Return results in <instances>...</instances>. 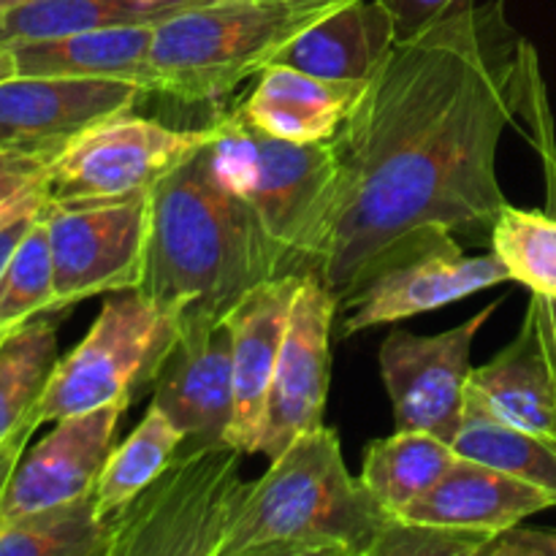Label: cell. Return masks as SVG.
<instances>
[{"label":"cell","mask_w":556,"mask_h":556,"mask_svg":"<svg viewBox=\"0 0 556 556\" xmlns=\"http://www.w3.org/2000/svg\"><path fill=\"white\" fill-rule=\"evenodd\" d=\"M541 81L505 0H486L396 41L340 134L320 282L342 299L402 237L445 228L489 242L508 206L497 177L505 128Z\"/></svg>","instance_id":"cell-1"},{"label":"cell","mask_w":556,"mask_h":556,"mask_svg":"<svg viewBox=\"0 0 556 556\" xmlns=\"http://www.w3.org/2000/svg\"><path fill=\"white\" fill-rule=\"evenodd\" d=\"M269 277L253 215L223 179L212 139L150 193L139 291L188 326L228 318L239 299Z\"/></svg>","instance_id":"cell-2"},{"label":"cell","mask_w":556,"mask_h":556,"mask_svg":"<svg viewBox=\"0 0 556 556\" xmlns=\"http://www.w3.org/2000/svg\"><path fill=\"white\" fill-rule=\"evenodd\" d=\"M391 516L329 427L299 434L244 492L220 556H375Z\"/></svg>","instance_id":"cell-3"},{"label":"cell","mask_w":556,"mask_h":556,"mask_svg":"<svg viewBox=\"0 0 556 556\" xmlns=\"http://www.w3.org/2000/svg\"><path fill=\"white\" fill-rule=\"evenodd\" d=\"M215 157L253 215L271 277L318 275L337 185L329 141L275 139L233 109L215 119Z\"/></svg>","instance_id":"cell-4"},{"label":"cell","mask_w":556,"mask_h":556,"mask_svg":"<svg viewBox=\"0 0 556 556\" xmlns=\"http://www.w3.org/2000/svg\"><path fill=\"white\" fill-rule=\"evenodd\" d=\"M348 0H204L155 25L152 92L220 103Z\"/></svg>","instance_id":"cell-5"},{"label":"cell","mask_w":556,"mask_h":556,"mask_svg":"<svg viewBox=\"0 0 556 556\" xmlns=\"http://www.w3.org/2000/svg\"><path fill=\"white\" fill-rule=\"evenodd\" d=\"M242 456L228 443L182 445L139 497L106 519L112 556H220L250 486Z\"/></svg>","instance_id":"cell-6"},{"label":"cell","mask_w":556,"mask_h":556,"mask_svg":"<svg viewBox=\"0 0 556 556\" xmlns=\"http://www.w3.org/2000/svg\"><path fill=\"white\" fill-rule=\"evenodd\" d=\"M182 326L144 293H112L90 331L68 356L58 358L38 400V424L101 407L128 410L155 383Z\"/></svg>","instance_id":"cell-7"},{"label":"cell","mask_w":556,"mask_h":556,"mask_svg":"<svg viewBox=\"0 0 556 556\" xmlns=\"http://www.w3.org/2000/svg\"><path fill=\"white\" fill-rule=\"evenodd\" d=\"M508 280V269L494 253L467 255L456 233L421 228L386 248L342 293L337 331L348 340L358 331L418 318Z\"/></svg>","instance_id":"cell-8"},{"label":"cell","mask_w":556,"mask_h":556,"mask_svg":"<svg viewBox=\"0 0 556 556\" xmlns=\"http://www.w3.org/2000/svg\"><path fill=\"white\" fill-rule=\"evenodd\" d=\"M215 139V125L172 128L128 112L90 125L52 157L49 206H101L150 195L193 152Z\"/></svg>","instance_id":"cell-9"},{"label":"cell","mask_w":556,"mask_h":556,"mask_svg":"<svg viewBox=\"0 0 556 556\" xmlns=\"http://www.w3.org/2000/svg\"><path fill=\"white\" fill-rule=\"evenodd\" d=\"M43 220L54 271L52 313L141 286L150 195L101 206L47 204Z\"/></svg>","instance_id":"cell-10"},{"label":"cell","mask_w":556,"mask_h":556,"mask_svg":"<svg viewBox=\"0 0 556 556\" xmlns=\"http://www.w3.org/2000/svg\"><path fill=\"white\" fill-rule=\"evenodd\" d=\"M500 302L440 334H410L394 329L380 345V375L394 405L396 429L429 432L454 443L467 405L472 375V345Z\"/></svg>","instance_id":"cell-11"},{"label":"cell","mask_w":556,"mask_h":556,"mask_svg":"<svg viewBox=\"0 0 556 556\" xmlns=\"http://www.w3.org/2000/svg\"><path fill=\"white\" fill-rule=\"evenodd\" d=\"M337 309L340 299L320 282V277L304 275L293 296L255 438V454L269 462L280 456L299 434L324 427Z\"/></svg>","instance_id":"cell-12"},{"label":"cell","mask_w":556,"mask_h":556,"mask_svg":"<svg viewBox=\"0 0 556 556\" xmlns=\"http://www.w3.org/2000/svg\"><path fill=\"white\" fill-rule=\"evenodd\" d=\"M141 87L125 81L11 76L0 81V152L52 161L90 125L136 106Z\"/></svg>","instance_id":"cell-13"},{"label":"cell","mask_w":556,"mask_h":556,"mask_svg":"<svg viewBox=\"0 0 556 556\" xmlns=\"http://www.w3.org/2000/svg\"><path fill=\"white\" fill-rule=\"evenodd\" d=\"M152 405L182 432V445L226 443L233 424L228 318L188 324L152 383Z\"/></svg>","instance_id":"cell-14"},{"label":"cell","mask_w":556,"mask_h":556,"mask_svg":"<svg viewBox=\"0 0 556 556\" xmlns=\"http://www.w3.org/2000/svg\"><path fill=\"white\" fill-rule=\"evenodd\" d=\"M123 413V407H101L54 421L52 432L25 451L16 465L5 492L3 521L96 492Z\"/></svg>","instance_id":"cell-15"},{"label":"cell","mask_w":556,"mask_h":556,"mask_svg":"<svg viewBox=\"0 0 556 556\" xmlns=\"http://www.w3.org/2000/svg\"><path fill=\"white\" fill-rule=\"evenodd\" d=\"M299 282L302 277L296 275L269 277L250 288L228 313L233 351V424L226 443L244 456L255 454L266 394Z\"/></svg>","instance_id":"cell-16"},{"label":"cell","mask_w":556,"mask_h":556,"mask_svg":"<svg viewBox=\"0 0 556 556\" xmlns=\"http://www.w3.org/2000/svg\"><path fill=\"white\" fill-rule=\"evenodd\" d=\"M556 508V497L521 478L459 456L432 492L396 519L418 525L476 532L492 541L500 532L521 525L541 510Z\"/></svg>","instance_id":"cell-17"},{"label":"cell","mask_w":556,"mask_h":556,"mask_svg":"<svg viewBox=\"0 0 556 556\" xmlns=\"http://www.w3.org/2000/svg\"><path fill=\"white\" fill-rule=\"evenodd\" d=\"M367 81L324 79L293 65L271 63L255 76L239 112L275 139L326 144L351 117Z\"/></svg>","instance_id":"cell-18"},{"label":"cell","mask_w":556,"mask_h":556,"mask_svg":"<svg viewBox=\"0 0 556 556\" xmlns=\"http://www.w3.org/2000/svg\"><path fill=\"white\" fill-rule=\"evenodd\" d=\"M467 394L500 421L556 445V375L530 313L508 348L472 369Z\"/></svg>","instance_id":"cell-19"},{"label":"cell","mask_w":556,"mask_h":556,"mask_svg":"<svg viewBox=\"0 0 556 556\" xmlns=\"http://www.w3.org/2000/svg\"><path fill=\"white\" fill-rule=\"evenodd\" d=\"M396 41L394 16L380 0H348L299 33L275 63L293 65L324 79L367 81Z\"/></svg>","instance_id":"cell-20"},{"label":"cell","mask_w":556,"mask_h":556,"mask_svg":"<svg viewBox=\"0 0 556 556\" xmlns=\"http://www.w3.org/2000/svg\"><path fill=\"white\" fill-rule=\"evenodd\" d=\"M152 41L155 25H123L14 43L11 52L22 76L125 81L152 92Z\"/></svg>","instance_id":"cell-21"},{"label":"cell","mask_w":556,"mask_h":556,"mask_svg":"<svg viewBox=\"0 0 556 556\" xmlns=\"http://www.w3.org/2000/svg\"><path fill=\"white\" fill-rule=\"evenodd\" d=\"M204 0H27L0 16L5 47L123 25H157Z\"/></svg>","instance_id":"cell-22"},{"label":"cell","mask_w":556,"mask_h":556,"mask_svg":"<svg viewBox=\"0 0 556 556\" xmlns=\"http://www.w3.org/2000/svg\"><path fill=\"white\" fill-rule=\"evenodd\" d=\"M456 459L459 454L445 440L429 432L396 429L391 438L372 440L367 445L358 478L375 503L396 519L416 500L432 492Z\"/></svg>","instance_id":"cell-23"},{"label":"cell","mask_w":556,"mask_h":556,"mask_svg":"<svg viewBox=\"0 0 556 556\" xmlns=\"http://www.w3.org/2000/svg\"><path fill=\"white\" fill-rule=\"evenodd\" d=\"M0 556H112V532L96 494H85L3 521Z\"/></svg>","instance_id":"cell-24"},{"label":"cell","mask_w":556,"mask_h":556,"mask_svg":"<svg viewBox=\"0 0 556 556\" xmlns=\"http://www.w3.org/2000/svg\"><path fill=\"white\" fill-rule=\"evenodd\" d=\"M451 445L465 459L508 472L556 497V445L500 421L472 394H467L462 427Z\"/></svg>","instance_id":"cell-25"},{"label":"cell","mask_w":556,"mask_h":556,"mask_svg":"<svg viewBox=\"0 0 556 556\" xmlns=\"http://www.w3.org/2000/svg\"><path fill=\"white\" fill-rule=\"evenodd\" d=\"M185 438L161 407L150 402L139 427L128 440L114 445L96 483V505L103 519L119 514L130 500L139 497L182 448Z\"/></svg>","instance_id":"cell-26"},{"label":"cell","mask_w":556,"mask_h":556,"mask_svg":"<svg viewBox=\"0 0 556 556\" xmlns=\"http://www.w3.org/2000/svg\"><path fill=\"white\" fill-rule=\"evenodd\" d=\"M58 329L33 318L0 342V443L36 418L38 400L58 364Z\"/></svg>","instance_id":"cell-27"},{"label":"cell","mask_w":556,"mask_h":556,"mask_svg":"<svg viewBox=\"0 0 556 556\" xmlns=\"http://www.w3.org/2000/svg\"><path fill=\"white\" fill-rule=\"evenodd\" d=\"M492 253L508 269L510 280L532 293L556 299V215L505 206L489 233Z\"/></svg>","instance_id":"cell-28"},{"label":"cell","mask_w":556,"mask_h":556,"mask_svg":"<svg viewBox=\"0 0 556 556\" xmlns=\"http://www.w3.org/2000/svg\"><path fill=\"white\" fill-rule=\"evenodd\" d=\"M47 210V206H43ZM54 307V271L43 212L0 271V334L30 324Z\"/></svg>","instance_id":"cell-29"},{"label":"cell","mask_w":556,"mask_h":556,"mask_svg":"<svg viewBox=\"0 0 556 556\" xmlns=\"http://www.w3.org/2000/svg\"><path fill=\"white\" fill-rule=\"evenodd\" d=\"M486 543L489 538L476 532L389 519L375 546V556H481Z\"/></svg>","instance_id":"cell-30"},{"label":"cell","mask_w":556,"mask_h":556,"mask_svg":"<svg viewBox=\"0 0 556 556\" xmlns=\"http://www.w3.org/2000/svg\"><path fill=\"white\" fill-rule=\"evenodd\" d=\"M49 163V157L0 152V226L27 206L47 201L43 179Z\"/></svg>","instance_id":"cell-31"},{"label":"cell","mask_w":556,"mask_h":556,"mask_svg":"<svg viewBox=\"0 0 556 556\" xmlns=\"http://www.w3.org/2000/svg\"><path fill=\"white\" fill-rule=\"evenodd\" d=\"M380 3L394 16L396 38L405 41V38L418 36L427 27L438 25V22L472 9L476 0H380Z\"/></svg>","instance_id":"cell-32"},{"label":"cell","mask_w":556,"mask_h":556,"mask_svg":"<svg viewBox=\"0 0 556 556\" xmlns=\"http://www.w3.org/2000/svg\"><path fill=\"white\" fill-rule=\"evenodd\" d=\"M481 556H556V530L552 527H510L494 535Z\"/></svg>","instance_id":"cell-33"},{"label":"cell","mask_w":556,"mask_h":556,"mask_svg":"<svg viewBox=\"0 0 556 556\" xmlns=\"http://www.w3.org/2000/svg\"><path fill=\"white\" fill-rule=\"evenodd\" d=\"M38 427H41L38 418H30V421L22 424L16 432H11L9 438L0 443V525H3V503H5V492H9V483L11 478H14L16 465H20L22 456H25L33 432H36Z\"/></svg>","instance_id":"cell-34"},{"label":"cell","mask_w":556,"mask_h":556,"mask_svg":"<svg viewBox=\"0 0 556 556\" xmlns=\"http://www.w3.org/2000/svg\"><path fill=\"white\" fill-rule=\"evenodd\" d=\"M527 313H530L532 320H535L538 334H541L543 348H546L548 364H552L556 375V299H546L532 293Z\"/></svg>","instance_id":"cell-35"},{"label":"cell","mask_w":556,"mask_h":556,"mask_svg":"<svg viewBox=\"0 0 556 556\" xmlns=\"http://www.w3.org/2000/svg\"><path fill=\"white\" fill-rule=\"evenodd\" d=\"M43 206H47V201H41V204L36 206H27V210H22L20 215H14L11 220H5L3 226H0V271H3L5 261L11 258V253H14V248L20 244V239L25 237L27 228L38 220Z\"/></svg>","instance_id":"cell-36"},{"label":"cell","mask_w":556,"mask_h":556,"mask_svg":"<svg viewBox=\"0 0 556 556\" xmlns=\"http://www.w3.org/2000/svg\"><path fill=\"white\" fill-rule=\"evenodd\" d=\"M11 76H16L14 52H11V47H5V43L0 41V81L11 79Z\"/></svg>","instance_id":"cell-37"},{"label":"cell","mask_w":556,"mask_h":556,"mask_svg":"<svg viewBox=\"0 0 556 556\" xmlns=\"http://www.w3.org/2000/svg\"><path fill=\"white\" fill-rule=\"evenodd\" d=\"M22 3H27V0H0V16L9 14L11 9H16V5H22Z\"/></svg>","instance_id":"cell-38"},{"label":"cell","mask_w":556,"mask_h":556,"mask_svg":"<svg viewBox=\"0 0 556 556\" xmlns=\"http://www.w3.org/2000/svg\"><path fill=\"white\" fill-rule=\"evenodd\" d=\"M5 334H9V331H5ZM5 334H0V342H3V340H5Z\"/></svg>","instance_id":"cell-39"}]
</instances>
